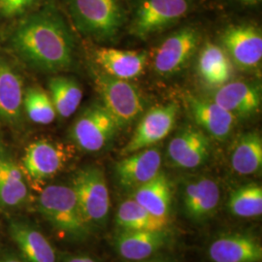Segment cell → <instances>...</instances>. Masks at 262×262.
<instances>
[{"label":"cell","instance_id":"6da1fadb","mask_svg":"<svg viewBox=\"0 0 262 262\" xmlns=\"http://www.w3.org/2000/svg\"><path fill=\"white\" fill-rule=\"evenodd\" d=\"M10 45L21 61L41 71H62L74 61L72 32L61 14L51 6L19 21Z\"/></svg>","mask_w":262,"mask_h":262},{"label":"cell","instance_id":"7a4b0ae2","mask_svg":"<svg viewBox=\"0 0 262 262\" xmlns=\"http://www.w3.org/2000/svg\"><path fill=\"white\" fill-rule=\"evenodd\" d=\"M38 208L48 222L66 236L81 239L91 230L72 187H45L38 198Z\"/></svg>","mask_w":262,"mask_h":262},{"label":"cell","instance_id":"3957f363","mask_svg":"<svg viewBox=\"0 0 262 262\" xmlns=\"http://www.w3.org/2000/svg\"><path fill=\"white\" fill-rule=\"evenodd\" d=\"M77 28L99 41L117 36L123 23L121 0H68Z\"/></svg>","mask_w":262,"mask_h":262},{"label":"cell","instance_id":"277c9868","mask_svg":"<svg viewBox=\"0 0 262 262\" xmlns=\"http://www.w3.org/2000/svg\"><path fill=\"white\" fill-rule=\"evenodd\" d=\"M84 217L91 226H103L110 212V193L103 171L95 166L79 170L72 186Z\"/></svg>","mask_w":262,"mask_h":262},{"label":"cell","instance_id":"5b68a950","mask_svg":"<svg viewBox=\"0 0 262 262\" xmlns=\"http://www.w3.org/2000/svg\"><path fill=\"white\" fill-rule=\"evenodd\" d=\"M94 82L104 108L112 116L118 127H123L139 117L143 111V101L136 85L102 71L95 74Z\"/></svg>","mask_w":262,"mask_h":262},{"label":"cell","instance_id":"8992f818","mask_svg":"<svg viewBox=\"0 0 262 262\" xmlns=\"http://www.w3.org/2000/svg\"><path fill=\"white\" fill-rule=\"evenodd\" d=\"M191 0H140L131 21V33L141 39L162 31L185 18Z\"/></svg>","mask_w":262,"mask_h":262},{"label":"cell","instance_id":"52a82bcc","mask_svg":"<svg viewBox=\"0 0 262 262\" xmlns=\"http://www.w3.org/2000/svg\"><path fill=\"white\" fill-rule=\"evenodd\" d=\"M118 128L103 105L94 104L78 117L71 127L70 136L81 150L96 152L108 145Z\"/></svg>","mask_w":262,"mask_h":262},{"label":"cell","instance_id":"ba28073f","mask_svg":"<svg viewBox=\"0 0 262 262\" xmlns=\"http://www.w3.org/2000/svg\"><path fill=\"white\" fill-rule=\"evenodd\" d=\"M200 34L195 28H184L166 38L154 52L152 66L161 76L174 75L184 69L196 52Z\"/></svg>","mask_w":262,"mask_h":262},{"label":"cell","instance_id":"9c48e42d","mask_svg":"<svg viewBox=\"0 0 262 262\" xmlns=\"http://www.w3.org/2000/svg\"><path fill=\"white\" fill-rule=\"evenodd\" d=\"M178 112V105L175 103L150 109L144 115L130 140L122 149V155L127 156L150 148L167 137L175 126Z\"/></svg>","mask_w":262,"mask_h":262},{"label":"cell","instance_id":"30bf717a","mask_svg":"<svg viewBox=\"0 0 262 262\" xmlns=\"http://www.w3.org/2000/svg\"><path fill=\"white\" fill-rule=\"evenodd\" d=\"M70 158L71 152L63 144L46 139L35 141L25 152L24 171L32 181L42 183L63 170Z\"/></svg>","mask_w":262,"mask_h":262},{"label":"cell","instance_id":"8fae6325","mask_svg":"<svg viewBox=\"0 0 262 262\" xmlns=\"http://www.w3.org/2000/svg\"><path fill=\"white\" fill-rule=\"evenodd\" d=\"M221 201L217 183L208 177L190 179L184 184L182 203L188 219L202 223L215 215Z\"/></svg>","mask_w":262,"mask_h":262},{"label":"cell","instance_id":"7c38bea8","mask_svg":"<svg viewBox=\"0 0 262 262\" xmlns=\"http://www.w3.org/2000/svg\"><path fill=\"white\" fill-rule=\"evenodd\" d=\"M211 144L201 129L188 125L179 131L170 141L167 149L171 163L182 169H193L209 159Z\"/></svg>","mask_w":262,"mask_h":262},{"label":"cell","instance_id":"4fadbf2b","mask_svg":"<svg viewBox=\"0 0 262 262\" xmlns=\"http://www.w3.org/2000/svg\"><path fill=\"white\" fill-rule=\"evenodd\" d=\"M223 43L235 62L244 69H254L262 59L261 30L253 25L242 24L226 28Z\"/></svg>","mask_w":262,"mask_h":262},{"label":"cell","instance_id":"5bb4252c","mask_svg":"<svg viewBox=\"0 0 262 262\" xmlns=\"http://www.w3.org/2000/svg\"><path fill=\"white\" fill-rule=\"evenodd\" d=\"M161 152L147 148L127 155L116 165V176L123 188L136 189L157 177L161 167Z\"/></svg>","mask_w":262,"mask_h":262},{"label":"cell","instance_id":"9a60e30c","mask_svg":"<svg viewBox=\"0 0 262 262\" xmlns=\"http://www.w3.org/2000/svg\"><path fill=\"white\" fill-rule=\"evenodd\" d=\"M208 255L213 262H261V244L251 235L227 233L210 244Z\"/></svg>","mask_w":262,"mask_h":262},{"label":"cell","instance_id":"2e32d148","mask_svg":"<svg viewBox=\"0 0 262 262\" xmlns=\"http://www.w3.org/2000/svg\"><path fill=\"white\" fill-rule=\"evenodd\" d=\"M94 60L105 74L128 81L142 75L148 56L145 52L101 47L94 51Z\"/></svg>","mask_w":262,"mask_h":262},{"label":"cell","instance_id":"e0dca14e","mask_svg":"<svg viewBox=\"0 0 262 262\" xmlns=\"http://www.w3.org/2000/svg\"><path fill=\"white\" fill-rule=\"evenodd\" d=\"M167 230H121L115 238V248L122 258L139 261L154 256L168 242Z\"/></svg>","mask_w":262,"mask_h":262},{"label":"cell","instance_id":"ac0fdd59","mask_svg":"<svg viewBox=\"0 0 262 262\" xmlns=\"http://www.w3.org/2000/svg\"><path fill=\"white\" fill-rule=\"evenodd\" d=\"M187 105L197 124L216 140L226 139L234 126L232 114L225 110L214 100L187 96Z\"/></svg>","mask_w":262,"mask_h":262},{"label":"cell","instance_id":"d6986e66","mask_svg":"<svg viewBox=\"0 0 262 262\" xmlns=\"http://www.w3.org/2000/svg\"><path fill=\"white\" fill-rule=\"evenodd\" d=\"M214 101L234 117H248L260 108L261 94L257 86L236 81L223 84L215 93Z\"/></svg>","mask_w":262,"mask_h":262},{"label":"cell","instance_id":"ffe728a7","mask_svg":"<svg viewBox=\"0 0 262 262\" xmlns=\"http://www.w3.org/2000/svg\"><path fill=\"white\" fill-rule=\"evenodd\" d=\"M24 85L19 73L0 61V122L17 123L24 109Z\"/></svg>","mask_w":262,"mask_h":262},{"label":"cell","instance_id":"44dd1931","mask_svg":"<svg viewBox=\"0 0 262 262\" xmlns=\"http://www.w3.org/2000/svg\"><path fill=\"white\" fill-rule=\"evenodd\" d=\"M132 198L150 215L169 223L172 187L166 175L160 172L150 182L134 189Z\"/></svg>","mask_w":262,"mask_h":262},{"label":"cell","instance_id":"7402d4cb","mask_svg":"<svg viewBox=\"0 0 262 262\" xmlns=\"http://www.w3.org/2000/svg\"><path fill=\"white\" fill-rule=\"evenodd\" d=\"M10 233L28 262H56L54 247L36 228L23 223H13Z\"/></svg>","mask_w":262,"mask_h":262},{"label":"cell","instance_id":"603a6c76","mask_svg":"<svg viewBox=\"0 0 262 262\" xmlns=\"http://www.w3.org/2000/svg\"><path fill=\"white\" fill-rule=\"evenodd\" d=\"M231 167L240 175H253L262 167V138L257 132L242 134L234 143L230 155Z\"/></svg>","mask_w":262,"mask_h":262},{"label":"cell","instance_id":"cb8c5ba5","mask_svg":"<svg viewBox=\"0 0 262 262\" xmlns=\"http://www.w3.org/2000/svg\"><path fill=\"white\" fill-rule=\"evenodd\" d=\"M198 71L207 84L217 86L229 82L232 66L222 48L209 43L199 55Z\"/></svg>","mask_w":262,"mask_h":262},{"label":"cell","instance_id":"d4e9b609","mask_svg":"<svg viewBox=\"0 0 262 262\" xmlns=\"http://www.w3.org/2000/svg\"><path fill=\"white\" fill-rule=\"evenodd\" d=\"M116 224L121 230H165L169 223L160 221L150 215L132 197L121 203L116 213Z\"/></svg>","mask_w":262,"mask_h":262},{"label":"cell","instance_id":"484cf974","mask_svg":"<svg viewBox=\"0 0 262 262\" xmlns=\"http://www.w3.org/2000/svg\"><path fill=\"white\" fill-rule=\"evenodd\" d=\"M49 89L56 115L66 119L77 111L83 99V91L77 81L69 77L57 76L50 80Z\"/></svg>","mask_w":262,"mask_h":262},{"label":"cell","instance_id":"4316f807","mask_svg":"<svg viewBox=\"0 0 262 262\" xmlns=\"http://www.w3.org/2000/svg\"><path fill=\"white\" fill-rule=\"evenodd\" d=\"M228 209L235 216L253 219L262 215V187L258 184H248L232 191Z\"/></svg>","mask_w":262,"mask_h":262},{"label":"cell","instance_id":"83f0119b","mask_svg":"<svg viewBox=\"0 0 262 262\" xmlns=\"http://www.w3.org/2000/svg\"><path fill=\"white\" fill-rule=\"evenodd\" d=\"M24 109L29 120L38 124H50L56 119V109L50 94L39 86L29 88L25 93Z\"/></svg>","mask_w":262,"mask_h":262},{"label":"cell","instance_id":"f1b7e54d","mask_svg":"<svg viewBox=\"0 0 262 262\" xmlns=\"http://www.w3.org/2000/svg\"><path fill=\"white\" fill-rule=\"evenodd\" d=\"M28 188L25 180L5 182L0 181V207L12 208L27 201Z\"/></svg>","mask_w":262,"mask_h":262},{"label":"cell","instance_id":"f546056e","mask_svg":"<svg viewBox=\"0 0 262 262\" xmlns=\"http://www.w3.org/2000/svg\"><path fill=\"white\" fill-rule=\"evenodd\" d=\"M37 0H0V14L4 17H14L23 14Z\"/></svg>","mask_w":262,"mask_h":262},{"label":"cell","instance_id":"4dcf8cb0","mask_svg":"<svg viewBox=\"0 0 262 262\" xmlns=\"http://www.w3.org/2000/svg\"><path fill=\"white\" fill-rule=\"evenodd\" d=\"M23 180H25L24 170L19 168V166L13 161L2 159L0 163V181L12 182Z\"/></svg>","mask_w":262,"mask_h":262},{"label":"cell","instance_id":"1f68e13d","mask_svg":"<svg viewBox=\"0 0 262 262\" xmlns=\"http://www.w3.org/2000/svg\"><path fill=\"white\" fill-rule=\"evenodd\" d=\"M132 262H177L172 256L169 255H154L149 258L139 260V261Z\"/></svg>","mask_w":262,"mask_h":262},{"label":"cell","instance_id":"d6a6232c","mask_svg":"<svg viewBox=\"0 0 262 262\" xmlns=\"http://www.w3.org/2000/svg\"><path fill=\"white\" fill-rule=\"evenodd\" d=\"M66 262H97L94 258L90 256H84V255H80V256H74L69 258Z\"/></svg>","mask_w":262,"mask_h":262},{"label":"cell","instance_id":"836d02e7","mask_svg":"<svg viewBox=\"0 0 262 262\" xmlns=\"http://www.w3.org/2000/svg\"><path fill=\"white\" fill-rule=\"evenodd\" d=\"M244 3H247V4H255V3H258L260 2L261 0H241Z\"/></svg>","mask_w":262,"mask_h":262},{"label":"cell","instance_id":"e575fe53","mask_svg":"<svg viewBox=\"0 0 262 262\" xmlns=\"http://www.w3.org/2000/svg\"><path fill=\"white\" fill-rule=\"evenodd\" d=\"M0 262H21L18 259H5V260H1Z\"/></svg>","mask_w":262,"mask_h":262},{"label":"cell","instance_id":"d590c367","mask_svg":"<svg viewBox=\"0 0 262 262\" xmlns=\"http://www.w3.org/2000/svg\"><path fill=\"white\" fill-rule=\"evenodd\" d=\"M1 160H2V158H1V156H0V163H1Z\"/></svg>","mask_w":262,"mask_h":262}]
</instances>
